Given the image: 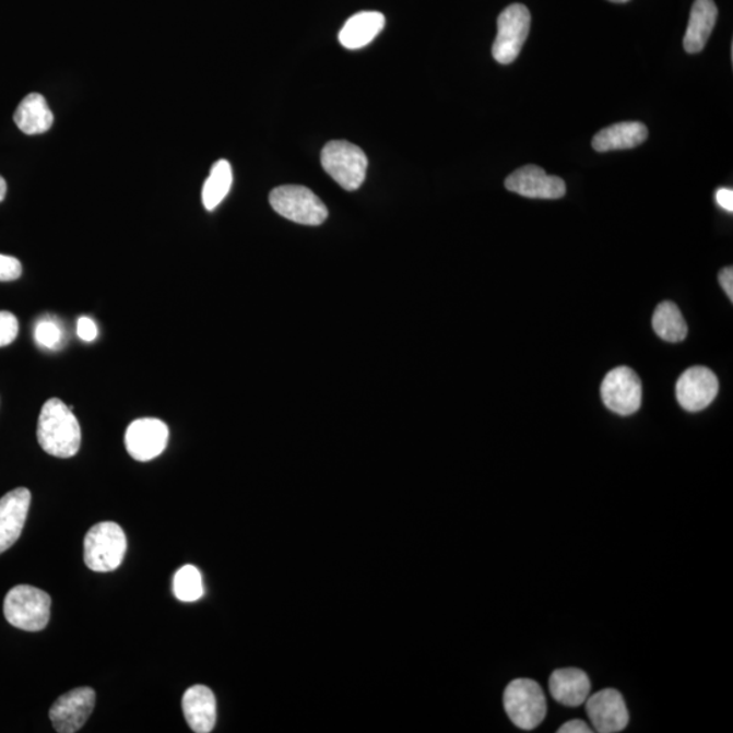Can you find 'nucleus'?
<instances>
[{
	"label": "nucleus",
	"mask_w": 733,
	"mask_h": 733,
	"mask_svg": "<svg viewBox=\"0 0 733 733\" xmlns=\"http://www.w3.org/2000/svg\"><path fill=\"white\" fill-rule=\"evenodd\" d=\"M37 440L52 457L71 458L80 451L81 425L63 401L50 399L44 404L38 417Z\"/></svg>",
	"instance_id": "f257e3e1"
},
{
	"label": "nucleus",
	"mask_w": 733,
	"mask_h": 733,
	"mask_svg": "<svg viewBox=\"0 0 733 733\" xmlns=\"http://www.w3.org/2000/svg\"><path fill=\"white\" fill-rule=\"evenodd\" d=\"M50 603L47 592L32 586H15L4 598V617L14 628L40 631L49 623Z\"/></svg>",
	"instance_id": "f03ea898"
},
{
	"label": "nucleus",
	"mask_w": 733,
	"mask_h": 733,
	"mask_svg": "<svg viewBox=\"0 0 733 733\" xmlns=\"http://www.w3.org/2000/svg\"><path fill=\"white\" fill-rule=\"evenodd\" d=\"M127 552V536L119 524L101 522L85 539V563L93 572L108 574L119 568Z\"/></svg>",
	"instance_id": "7ed1b4c3"
},
{
	"label": "nucleus",
	"mask_w": 733,
	"mask_h": 733,
	"mask_svg": "<svg viewBox=\"0 0 733 733\" xmlns=\"http://www.w3.org/2000/svg\"><path fill=\"white\" fill-rule=\"evenodd\" d=\"M323 170L345 190L359 189L366 180L368 159L360 147L334 140L324 145L321 153Z\"/></svg>",
	"instance_id": "20e7f679"
},
{
	"label": "nucleus",
	"mask_w": 733,
	"mask_h": 733,
	"mask_svg": "<svg viewBox=\"0 0 733 733\" xmlns=\"http://www.w3.org/2000/svg\"><path fill=\"white\" fill-rule=\"evenodd\" d=\"M503 702L509 720L520 730H534L546 718L545 694L535 681H512L506 688Z\"/></svg>",
	"instance_id": "39448f33"
},
{
	"label": "nucleus",
	"mask_w": 733,
	"mask_h": 733,
	"mask_svg": "<svg viewBox=\"0 0 733 733\" xmlns=\"http://www.w3.org/2000/svg\"><path fill=\"white\" fill-rule=\"evenodd\" d=\"M272 209L285 220L305 226H320L328 220V209L312 190L300 185H284L272 190Z\"/></svg>",
	"instance_id": "423d86ee"
},
{
	"label": "nucleus",
	"mask_w": 733,
	"mask_h": 733,
	"mask_svg": "<svg viewBox=\"0 0 733 733\" xmlns=\"http://www.w3.org/2000/svg\"><path fill=\"white\" fill-rule=\"evenodd\" d=\"M531 25V14L524 4L513 3L503 10L497 19V36L492 47L497 63L511 64L517 60Z\"/></svg>",
	"instance_id": "0eeeda50"
},
{
	"label": "nucleus",
	"mask_w": 733,
	"mask_h": 733,
	"mask_svg": "<svg viewBox=\"0 0 733 733\" xmlns=\"http://www.w3.org/2000/svg\"><path fill=\"white\" fill-rule=\"evenodd\" d=\"M601 394L608 411L619 416H630L641 407L642 385L639 375L625 366L612 369L603 379Z\"/></svg>",
	"instance_id": "6e6552de"
},
{
	"label": "nucleus",
	"mask_w": 733,
	"mask_h": 733,
	"mask_svg": "<svg viewBox=\"0 0 733 733\" xmlns=\"http://www.w3.org/2000/svg\"><path fill=\"white\" fill-rule=\"evenodd\" d=\"M95 691L92 687H80L56 699L49 710V719L59 733H75L86 724L93 713Z\"/></svg>",
	"instance_id": "1a4fd4ad"
},
{
	"label": "nucleus",
	"mask_w": 733,
	"mask_h": 733,
	"mask_svg": "<svg viewBox=\"0 0 733 733\" xmlns=\"http://www.w3.org/2000/svg\"><path fill=\"white\" fill-rule=\"evenodd\" d=\"M719 394V379L712 369L696 366L686 369L676 383V399L687 412H701Z\"/></svg>",
	"instance_id": "9d476101"
},
{
	"label": "nucleus",
	"mask_w": 733,
	"mask_h": 733,
	"mask_svg": "<svg viewBox=\"0 0 733 733\" xmlns=\"http://www.w3.org/2000/svg\"><path fill=\"white\" fill-rule=\"evenodd\" d=\"M169 440V428L158 418H139L130 424L126 433L128 454L139 462L153 461L165 451Z\"/></svg>",
	"instance_id": "9b49d317"
},
{
	"label": "nucleus",
	"mask_w": 733,
	"mask_h": 733,
	"mask_svg": "<svg viewBox=\"0 0 733 733\" xmlns=\"http://www.w3.org/2000/svg\"><path fill=\"white\" fill-rule=\"evenodd\" d=\"M584 705L592 726L599 733H617L629 724L625 699L614 688H604L594 696H589Z\"/></svg>",
	"instance_id": "f8f14e48"
},
{
	"label": "nucleus",
	"mask_w": 733,
	"mask_h": 733,
	"mask_svg": "<svg viewBox=\"0 0 733 733\" xmlns=\"http://www.w3.org/2000/svg\"><path fill=\"white\" fill-rule=\"evenodd\" d=\"M506 188L529 199L557 200L567 193V185L561 178L549 176L535 165L520 167L508 176Z\"/></svg>",
	"instance_id": "ddd939ff"
},
{
	"label": "nucleus",
	"mask_w": 733,
	"mask_h": 733,
	"mask_svg": "<svg viewBox=\"0 0 733 733\" xmlns=\"http://www.w3.org/2000/svg\"><path fill=\"white\" fill-rule=\"evenodd\" d=\"M31 501L32 495L26 488L11 490L0 499V554L20 540Z\"/></svg>",
	"instance_id": "4468645a"
},
{
	"label": "nucleus",
	"mask_w": 733,
	"mask_h": 733,
	"mask_svg": "<svg viewBox=\"0 0 733 733\" xmlns=\"http://www.w3.org/2000/svg\"><path fill=\"white\" fill-rule=\"evenodd\" d=\"M182 710L189 729L196 733H210L216 724V698L203 685L189 687L182 697Z\"/></svg>",
	"instance_id": "2eb2a0df"
},
{
	"label": "nucleus",
	"mask_w": 733,
	"mask_h": 733,
	"mask_svg": "<svg viewBox=\"0 0 733 733\" xmlns=\"http://www.w3.org/2000/svg\"><path fill=\"white\" fill-rule=\"evenodd\" d=\"M549 690L558 704L576 708L584 705L589 698L591 682L584 671L579 669L557 670L551 676Z\"/></svg>",
	"instance_id": "dca6fc26"
},
{
	"label": "nucleus",
	"mask_w": 733,
	"mask_h": 733,
	"mask_svg": "<svg viewBox=\"0 0 733 733\" xmlns=\"http://www.w3.org/2000/svg\"><path fill=\"white\" fill-rule=\"evenodd\" d=\"M719 10L713 0H696L684 38L687 54H699L707 46L718 21Z\"/></svg>",
	"instance_id": "f3484780"
},
{
	"label": "nucleus",
	"mask_w": 733,
	"mask_h": 733,
	"mask_svg": "<svg viewBox=\"0 0 733 733\" xmlns=\"http://www.w3.org/2000/svg\"><path fill=\"white\" fill-rule=\"evenodd\" d=\"M385 15L378 11H362L345 22L339 35L341 46L346 49H360L374 42L383 31Z\"/></svg>",
	"instance_id": "a211bd4d"
},
{
	"label": "nucleus",
	"mask_w": 733,
	"mask_h": 733,
	"mask_svg": "<svg viewBox=\"0 0 733 733\" xmlns=\"http://www.w3.org/2000/svg\"><path fill=\"white\" fill-rule=\"evenodd\" d=\"M648 138L647 127L639 121L618 122V125L604 128L592 139V147L598 153L607 151L635 149L646 142Z\"/></svg>",
	"instance_id": "6ab92c4d"
},
{
	"label": "nucleus",
	"mask_w": 733,
	"mask_h": 733,
	"mask_svg": "<svg viewBox=\"0 0 733 733\" xmlns=\"http://www.w3.org/2000/svg\"><path fill=\"white\" fill-rule=\"evenodd\" d=\"M16 127L26 135H42L54 125V115L42 94L32 93L21 101L14 114Z\"/></svg>",
	"instance_id": "aec40b11"
},
{
	"label": "nucleus",
	"mask_w": 733,
	"mask_h": 733,
	"mask_svg": "<svg viewBox=\"0 0 733 733\" xmlns=\"http://www.w3.org/2000/svg\"><path fill=\"white\" fill-rule=\"evenodd\" d=\"M654 332L667 343H681L687 335V323L679 307L673 302H662L652 318Z\"/></svg>",
	"instance_id": "412c9836"
},
{
	"label": "nucleus",
	"mask_w": 733,
	"mask_h": 733,
	"mask_svg": "<svg viewBox=\"0 0 733 733\" xmlns=\"http://www.w3.org/2000/svg\"><path fill=\"white\" fill-rule=\"evenodd\" d=\"M233 170L232 165L226 159L217 161L212 166L210 177L203 187V204L205 210L214 211L217 205L226 199V196L232 189Z\"/></svg>",
	"instance_id": "4be33fe9"
},
{
	"label": "nucleus",
	"mask_w": 733,
	"mask_h": 733,
	"mask_svg": "<svg viewBox=\"0 0 733 733\" xmlns=\"http://www.w3.org/2000/svg\"><path fill=\"white\" fill-rule=\"evenodd\" d=\"M173 591L181 602H196L204 595L203 578L193 565H185L177 570L173 580Z\"/></svg>",
	"instance_id": "5701e85b"
},
{
	"label": "nucleus",
	"mask_w": 733,
	"mask_h": 733,
	"mask_svg": "<svg viewBox=\"0 0 733 733\" xmlns=\"http://www.w3.org/2000/svg\"><path fill=\"white\" fill-rule=\"evenodd\" d=\"M35 339L44 348L56 350L63 339V333L58 323L43 320L36 324Z\"/></svg>",
	"instance_id": "b1692460"
},
{
	"label": "nucleus",
	"mask_w": 733,
	"mask_h": 733,
	"mask_svg": "<svg viewBox=\"0 0 733 733\" xmlns=\"http://www.w3.org/2000/svg\"><path fill=\"white\" fill-rule=\"evenodd\" d=\"M20 324L13 312L0 311V348L10 345L19 335Z\"/></svg>",
	"instance_id": "393cba45"
},
{
	"label": "nucleus",
	"mask_w": 733,
	"mask_h": 733,
	"mask_svg": "<svg viewBox=\"0 0 733 733\" xmlns=\"http://www.w3.org/2000/svg\"><path fill=\"white\" fill-rule=\"evenodd\" d=\"M22 275V265L15 257L0 255V282H13Z\"/></svg>",
	"instance_id": "a878e982"
},
{
	"label": "nucleus",
	"mask_w": 733,
	"mask_h": 733,
	"mask_svg": "<svg viewBox=\"0 0 733 733\" xmlns=\"http://www.w3.org/2000/svg\"><path fill=\"white\" fill-rule=\"evenodd\" d=\"M78 335L83 341H86V343H92L95 339H97L98 330L97 327H95V323L91 320V318L83 317L81 318L80 321H78Z\"/></svg>",
	"instance_id": "bb28decb"
},
{
	"label": "nucleus",
	"mask_w": 733,
	"mask_h": 733,
	"mask_svg": "<svg viewBox=\"0 0 733 733\" xmlns=\"http://www.w3.org/2000/svg\"><path fill=\"white\" fill-rule=\"evenodd\" d=\"M716 203L726 212H733V190L731 188H720L716 192Z\"/></svg>",
	"instance_id": "cd10ccee"
},
{
	"label": "nucleus",
	"mask_w": 733,
	"mask_h": 733,
	"mask_svg": "<svg viewBox=\"0 0 733 733\" xmlns=\"http://www.w3.org/2000/svg\"><path fill=\"white\" fill-rule=\"evenodd\" d=\"M558 733H591L590 729L583 720H570L568 723L561 725V729L557 731Z\"/></svg>",
	"instance_id": "c85d7f7f"
},
{
	"label": "nucleus",
	"mask_w": 733,
	"mask_h": 733,
	"mask_svg": "<svg viewBox=\"0 0 733 733\" xmlns=\"http://www.w3.org/2000/svg\"><path fill=\"white\" fill-rule=\"evenodd\" d=\"M721 287L724 288L725 294L729 295L731 302L733 300V271L732 267L724 268L719 275Z\"/></svg>",
	"instance_id": "c756f323"
},
{
	"label": "nucleus",
	"mask_w": 733,
	"mask_h": 733,
	"mask_svg": "<svg viewBox=\"0 0 733 733\" xmlns=\"http://www.w3.org/2000/svg\"><path fill=\"white\" fill-rule=\"evenodd\" d=\"M5 193H8V184H5L4 178L0 176V203L4 200Z\"/></svg>",
	"instance_id": "7c9ffc66"
},
{
	"label": "nucleus",
	"mask_w": 733,
	"mask_h": 733,
	"mask_svg": "<svg viewBox=\"0 0 733 733\" xmlns=\"http://www.w3.org/2000/svg\"><path fill=\"white\" fill-rule=\"evenodd\" d=\"M608 2H613V3H628L629 0H608Z\"/></svg>",
	"instance_id": "2f4dec72"
}]
</instances>
